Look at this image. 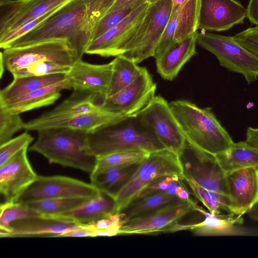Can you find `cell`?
Instances as JSON below:
<instances>
[{"instance_id":"1","label":"cell","mask_w":258,"mask_h":258,"mask_svg":"<svg viewBox=\"0 0 258 258\" xmlns=\"http://www.w3.org/2000/svg\"><path fill=\"white\" fill-rule=\"evenodd\" d=\"M90 0H71L40 25L14 41L9 47L51 40L67 41L78 60L89 44L87 36Z\"/></svg>"},{"instance_id":"2","label":"cell","mask_w":258,"mask_h":258,"mask_svg":"<svg viewBox=\"0 0 258 258\" xmlns=\"http://www.w3.org/2000/svg\"><path fill=\"white\" fill-rule=\"evenodd\" d=\"M169 105L185 140L199 150L216 156L234 143L211 108H202L186 100Z\"/></svg>"},{"instance_id":"3","label":"cell","mask_w":258,"mask_h":258,"mask_svg":"<svg viewBox=\"0 0 258 258\" xmlns=\"http://www.w3.org/2000/svg\"><path fill=\"white\" fill-rule=\"evenodd\" d=\"M87 147L96 158L120 151L141 150L151 153L166 149L139 115L88 133Z\"/></svg>"},{"instance_id":"4","label":"cell","mask_w":258,"mask_h":258,"mask_svg":"<svg viewBox=\"0 0 258 258\" xmlns=\"http://www.w3.org/2000/svg\"><path fill=\"white\" fill-rule=\"evenodd\" d=\"M36 141L29 150L41 154L50 163L91 173L97 158L87 147L88 133L71 129H48L37 132Z\"/></svg>"},{"instance_id":"5","label":"cell","mask_w":258,"mask_h":258,"mask_svg":"<svg viewBox=\"0 0 258 258\" xmlns=\"http://www.w3.org/2000/svg\"><path fill=\"white\" fill-rule=\"evenodd\" d=\"M172 8V0H161L149 4L136 33L123 48L121 54L136 63L153 56L170 18Z\"/></svg>"},{"instance_id":"6","label":"cell","mask_w":258,"mask_h":258,"mask_svg":"<svg viewBox=\"0 0 258 258\" xmlns=\"http://www.w3.org/2000/svg\"><path fill=\"white\" fill-rule=\"evenodd\" d=\"M172 174L183 176L177 155L167 149L150 153L116 196L119 212L152 181L161 176Z\"/></svg>"},{"instance_id":"7","label":"cell","mask_w":258,"mask_h":258,"mask_svg":"<svg viewBox=\"0 0 258 258\" xmlns=\"http://www.w3.org/2000/svg\"><path fill=\"white\" fill-rule=\"evenodd\" d=\"M197 42L215 55L221 67L242 75L248 84L257 80L258 57L236 42L233 37L198 33Z\"/></svg>"},{"instance_id":"8","label":"cell","mask_w":258,"mask_h":258,"mask_svg":"<svg viewBox=\"0 0 258 258\" xmlns=\"http://www.w3.org/2000/svg\"><path fill=\"white\" fill-rule=\"evenodd\" d=\"M5 68L11 74L41 61H51L72 67L77 56L64 40H51L29 45L10 47L0 53Z\"/></svg>"},{"instance_id":"9","label":"cell","mask_w":258,"mask_h":258,"mask_svg":"<svg viewBox=\"0 0 258 258\" xmlns=\"http://www.w3.org/2000/svg\"><path fill=\"white\" fill-rule=\"evenodd\" d=\"M100 190L80 180L62 175L40 176L20 195L16 202L25 203L43 199L65 198H94Z\"/></svg>"},{"instance_id":"10","label":"cell","mask_w":258,"mask_h":258,"mask_svg":"<svg viewBox=\"0 0 258 258\" xmlns=\"http://www.w3.org/2000/svg\"><path fill=\"white\" fill-rule=\"evenodd\" d=\"M178 157L184 177L192 178L209 190L227 196L226 174L215 156L199 150L186 141Z\"/></svg>"},{"instance_id":"11","label":"cell","mask_w":258,"mask_h":258,"mask_svg":"<svg viewBox=\"0 0 258 258\" xmlns=\"http://www.w3.org/2000/svg\"><path fill=\"white\" fill-rule=\"evenodd\" d=\"M138 115L150 127L165 148L178 156L186 140L171 110L162 97L155 96Z\"/></svg>"},{"instance_id":"12","label":"cell","mask_w":258,"mask_h":258,"mask_svg":"<svg viewBox=\"0 0 258 258\" xmlns=\"http://www.w3.org/2000/svg\"><path fill=\"white\" fill-rule=\"evenodd\" d=\"M156 84L146 68L130 84L102 101L107 110L127 117L137 115L155 96Z\"/></svg>"},{"instance_id":"13","label":"cell","mask_w":258,"mask_h":258,"mask_svg":"<svg viewBox=\"0 0 258 258\" xmlns=\"http://www.w3.org/2000/svg\"><path fill=\"white\" fill-rule=\"evenodd\" d=\"M149 4H143L120 23L112 27L88 45L85 53L102 57L121 54L124 46L136 33Z\"/></svg>"},{"instance_id":"14","label":"cell","mask_w":258,"mask_h":258,"mask_svg":"<svg viewBox=\"0 0 258 258\" xmlns=\"http://www.w3.org/2000/svg\"><path fill=\"white\" fill-rule=\"evenodd\" d=\"M246 8L236 0H200L197 30L223 31L243 24Z\"/></svg>"},{"instance_id":"15","label":"cell","mask_w":258,"mask_h":258,"mask_svg":"<svg viewBox=\"0 0 258 258\" xmlns=\"http://www.w3.org/2000/svg\"><path fill=\"white\" fill-rule=\"evenodd\" d=\"M126 117L127 116L107 110L103 108L100 103L98 108L88 113L44 121L31 119L25 122L24 129L26 131H32L37 132L48 129H71L89 133L116 123Z\"/></svg>"},{"instance_id":"16","label":"cell","mask_w":258,"mask_h":258,"mask_svg":"<svg viewBox=\"0 0 258 258\" xmlns=\"http://www.w3.org/2000/svg\"><path fill=\"white\" fill-rule=\"evenodd\" d=\"M197 205L180 202L125 221L121 225L119 234H149L163 232L165 229L178 222L187 214L195 211Z\"/></svg>"},{"instance_id":"17","label":"cell","mask_w":258,"mask_h":258,"mask_svg":"<svg viewBox=\"0 0 258 258\" xmlns=\"http://www.w3.org/2000/svg\"><path fill=\"white\" fill-rule=\"evenodd\" d=\"M27 150L23 149L0 165V192L4 203L16 202L38 176L29 162Z\"/></svg>"},{"instance_id":"18","label":"cell","mask_w":258,"mask_h":258,"mask_svg":"<svg viewBox=\"0 0 258 258\" xmlns=\"http://www.w3.org/2000/svg\"><path fill=\"white\" fill-rule=\"evenodd\" d=\"M228 212L242 216L258 200V167H249L226 174Z\"/></svg>"},{"instance_id":"19","label":"cell","mask_w":258,"mask_h":258,"mask_svg":"<svg viewBox=\"0 0 258 258\" xmlns=\"http://www.w3.org/2000/svg\"><path fill=\"white\" fill-rule=\"evenodd\" d=\"M71 0H0V35Z\"/></svg>"},{"instance_id":"20","label":"cell","mask_w":258,"mask_h":258,"mask_svg":"<svg viewBox=\"0 0 258 258\" xmlns=\"http://www.w3.org/2000/svg\"><path fill=\"white\" fill-rule=\"evenodd\" d=\"M112 72V61L95 64L77 60L67 74L74 91L94 94L101 100L107 96Z\"/></svg>"},{"instance_id":"21","label":"cell","mask_w":258,"mask_h":258,"mask_svg":"<svg viewBox=\"0 0 258 258\" xmlns=\"http://www.w3.org/2000/svg\"><path fill=\"white\" fill-rule=\"evenodd\" d=\"M195 211L201 213L204 219L201 222L191 224L178 222L167 228L164 232L188 230L198 236L242 235L248 232L242 227V216L229 213L227 215L212 214L197 205Z\"/></svg>"},{"instance_id":"22","label":"cell","mask_w":258,"mask_h":258,"mask_svg":"<svg viewBox=\"0 0 258 258\" xmlns=\"http://www.w3.org/2000/svg\"><path fill=\"white\" fill-rule=\"evenodd\" d=\"M74 221L54 216L40 215L15 221L8 231H1L4 237H53L81 226Z\"/></svg>"},{"instance_id":"23","label":"cell","mask_w":258,"mask_h":258,"mask_svg":"<svg viewBox=\"0 0 258 258\" xmlns=\"http://www.w3.org/2000/svg\"><path fill=\"white\" fill-rule=\"evenodd\" d=\"M71 89V83L67 78L63 81L31 92L5 103H0V106L11 113L20 114L52 104L61 96L62 91Z\"/></svg>"},{"instance_id":"24","label":"cell","mask_w":258,"mask_h":258,"mask_svg":"<svg viewBox=\"0 0 258 258\" xmlns=\"http://www.w3.org/2000/svg\"><path fill=\"white\" fill-rule=\"evenodd\" d=\"M119 213L115 198L100 190L96 197L79 207L61 214L52 216L85 225L109 218Z\"/></svg>"},{"instance_id":"25","label":"cell","mask_w":258,"mask_h":258,"mask_svg":"<svg viewBox=\"0 0 258 258\" xmlns=\"http://www.w3.org/2000/svg\"><path fill=\"white\" fill-rule=\"evenodd\" d=\"M197 32L176 42L156 60L157 71L164 80L172 81L183 66L196 54Z\"/></svg>"},{"instance_id":"26","label":"cell","mask_w":258,"mask_h":258,"mask_svg":"<svg viewBox=\"0 0 258 258\" xmlns=\"http://www.w3.org/2000/svg\"><path fill=\"white\" fill-rule=\"evenodd\" d=\"M96 100L100 99L94 94L73 91L70 97L55 107L34 119L44 121L90 112L100 107V103H96Z\"/></svg>"},{"instance_id":"27","label":"cell","mask_w":258,"mask_h":258,"mask_svg":"<svg viewBox=\"0 0 258 258\" xmlns=\"http://www.w3.org/2000/svg\"><path fill=\"white\" fill-rule=\"evenodd\" d=\"M215 157L226 174L242 169L258 167V147L246 141L234 142L228 149Z\"/></svg>"},{"instance_id":"28","label":"cell","mask_w":258,"mask_h":258,"mask_svg":"<svg viewBox=\"0 0 258 258\" xmlns=\"http://www.w3.org/2000/svg\"><path fill=\"white\" fill-rule=\"evenodd\" d=\"M140 164L114 166L91 173L90 176L91 183L100 190L115 198L134 174Z\"/></svg>"},{"instance_id":"29","label":"cell","mask_w":258,"mask_h":258,"mask_svg":"<svg viewBox=\"0 0 258 258\" xmlns=\"http://www.w3.org/2000/svg\"><path fill=\"white\" fill-rule=\"evenodd\" d=\"M67 78V74H57L14 78L9 85L1 90L0 103H5L31 92L63 81Z\"/></svg>"},{"instance_id":"30","label":"cell","mask_w":258,"mask_h":258,"mask_svg":"<svg viewBox=\"0 0 258 258\" xmlns=\"http://www.w3.org/2000/svg\"><path fill=\"white\" fill-rule=\"evenodd\" d=\"M180 202H184L175 197L161 192L135 199L119 212L121 224L125 221Z\"/></svg>"},{"instance_id":"31","label":"cell","mask_w":258,"mask_h":258,"mask_svg":"<svg viewBox=\"0 0 258 258\" xmlns=\"http://www.w3.org/2000/svg\"><path fill=\"white\" fill-rule=\"evenodd\" d=\"M186 183L184 176L182 175L172 174L163 176L150 183L135 199L161 192L173 196L184 202L196 205L197 204L191 199L190 192Z\"/></svg>"},{"instance_id":"32","label":"cell","mask_w":258,"mask_h":258,"mask_svg":"<svg viewBox=\"0 0 258 258\" xmlns=\"http://www.w3.org/2000/svg\"><path fill=\"white\" fill-rule=\"evenodd\" d=\"M112 62V75L106 98L132 83L140 75L143 68L122 54L115 56Z\"/></svg>"},{"instance_id":"33","label":"cell","mask_w":258,"mask_h":258,"mask_svg":"<svg viewBox=\"0 0 258 258\" xmlns=\"http://www.w3.org/2000/svg\"><path fill=\"white\" fill-rule=\"evenodd\" d=\"M93 199V198H92ZM91 198H53L24 203L30 209L43 216H56L70 211L83 205Z\"/></svg>"},{"instance_id":"34","label":"cell","mask_w":258,"mask_h":258,"mask_svg":"<svg viewBox=\"0 0 258 258\" xmlns=\"http://www.w3.org/2000/svg\"><path fill=\"white\" fill-rule=\"evenodd\" d=\"M199 7L200 0H186L180 4L175 34L176 42L197 32Z\"/></svg>"},{"instance_id":"35","label":"cell","mask_w":258,"mask_h":258,"mask_svg":"<svg viewBox=\"0 0 258 258\" xmlns=\"http://www.w3.org/2000/svg\"><path fill=\"white\" fill-rule=\"evenodd\" d=\"M192 194L212 214H219L221 210L228 212L229 201L227 196L209 190L190 177H184Z\"/></svg>"},{"instance_id":"36","label":"cell","mask_w":258,"mask_h":258,"mask_svg":"<svg viewBox=\"0 0 258 258\" xmlns=\"http://www.w3.org/2000/svg\"><path fill=\"white\" fill-rule=\"evenodd\" d=\"M150 152L141 150H124L113 152L97 158L93 172L114 166H126L142 162Z\"/></svg>"},{"instance_id":"37","label":"cell","mask_w":258,"mask_h":258,"mask_svg":"<svg viewBox=\"0 0 258 258\" xmlns=\"http://www.w3.org/2000/svg\"><path fill=\"white\" fill-rule=\"evenodd\" d=\"M146 2L147 0H136L126 6L107 12L97 23L92 33L91 41L120 23L133 11Z\"/></svg>"},{"instance_id":"38","label":"cell","mask_w":258,"mask_h":258,"mask_svg":"<svg viewBox=\"0 0 258 258\" xmlns=\"http://www.w3.org/2000/svg\"><path fill=\"white\" fill-rule=\"evenodd\" d=\"M0 209V229L3 231H8L10 224L15 221L42 215L18 202L3 203Z\"/></svg>"},{"instance_id":"39","label":"cell","mask_w":258,"mask_h":258,"mask_svg":"<svg viewBox=\"0 0 258 258\" xmlns=\"http://www.w3.org/2000/svg\"><path fill=\"white\" fill-rule=\"evenodd\" d=\"M72 67L51 61H41L32 63L12 74L14 78L40 76L57 74H67Z\"/></svg>"},{"instance_id":"40","label":"cell","mask_w":258,"mask_h":258,"mask_svg":"<svg viewBox=\"0 0 258 258\" xmlns=\"http://www.w3.org/2000/svg\"><path fill=\"white\" fill-rule=\"evenodd\" d=\"M24 124L20 114L11 113L0 106V145L11 140L15 133L24 129Z\"/></svg>"},{"instance_id":"41","label":"cell","mask_w":258,"mask_h":258,"mask_svg":"<svg viewBox=\"0 0 258 258\" xmlns=\"http://www.w3.org/2000/svg\"><path fill=\"white\" fill-rule=\"evenodd\" d=\"M34 138L27 131L0 145V165L21 150L28 148Z\"/></svg>"},{"instance_id":"42","label":"cell","mask_w":258,"mask_h":258,"mask_svg":"<svg viewBox=\"0 0 258 258\" xmlns=\"http://www.w3.org/2000/svg\"><path fill=\"white\" fill-rule=\"evenodd\" d=\"M88 225L93 231L92 237L115 236L119 234L121 225L120 215L117 213L109 218L101 219Z\"/></svg>"},{"instance_id":"43","label":"cell","mask_w":258,"mask_h":258,"mask_svg":"<svg viewBox=\"0 0 258 258\" xmlns=\"http://www.w3.org/2000/svg\"><path fill=\"white\" fill-rule=\"evenodd\" d=\"M232 37L236 42L258 57V26L248 28Z\"/></svg>"},{"instance_id":"44","label":"cell","mask_w":258,"mask_h":258,"mask_svg":"<svg viewBox=\"0 0 258 258\" xmlns=\"http://www.w3.org/2000/svg\"><path fill=\"white\" fill-rule=\"evenodd\" d=\"M246 17L250 23L258 26V0H249L246 8Z\"/></svg>"},{"instance_id":"45","label":"cell","mask_w":258,"mask_h":258,"mask_svg":"<svg viewBox=\"0 0 258 258\" xmlns=\"http://www.w3.org/2000/svg\"><path fill=\"white\" fill-rule=\"evenodd\" d=\"M245 136L246 142L258 147V127H248L246 130Z\"/></svg>"},{"instance_id":"46","label":"cell","mask_w":258,"mask_h":258,"mask_svg":"<svg viewBox=\"0 0 258 258\" xmlns=\"http://www.w3.org/2000/svg\"><path fill=\"white\" fill-rule=\"evenodd\" d=\"M136 1V0H116L107 12L115 10L124 7Z\"/></svg>"},{"instance_id":"47","label":"cell","mask_w":258,"mask_h":258,"mask_svg":"<svg viewBox=\"0 0 258 258\" xmlns=\"http://www.w3.org/2000/svg\"><path fill=\"white\" fill-rule=\"evenodd\" d=\"M247 213L251 219L258 222V200Z\"/></svg>"},{"instance_id":"48","label":"cell","mask_w":258,"mask_h":258,"mask_svg":"<svg viewBox=\"0 0 258 258\" xmlns=\"http://www.w3.org/2000/svg\"><path fill=\"white\" fill-rule=\"evenodd\" d=\"M5 66L2 58L0 57V78L2 79L5 72Z\"/></svg>"},{"instance_id":"49","label":"cell","mask_w":258,"mask_h":258,"mask_svg":"<svg viewBox=\"0 0 258 258\" xmlns=\"http://www.w3.org/2000/svg\"><path fill=\"white\" fill-rule=\"evenodd\" d=\"M186 0H172V4H181Z\"/></svg>"},{"instance_id":"50","label":"cell","mask_w":258,"mask_h":258,"mask_svg":"<svg viewBox=\"0 0 258 258\" xmlns=\"http://www.w3.org/2000/svg\"><path fill=\"white\" fill-rule=\"evenodd\" d=\"M161 0H147V2L149 3V4H152L154 3H155L157 2H159Z\"/></svg>"}]
</instances>
